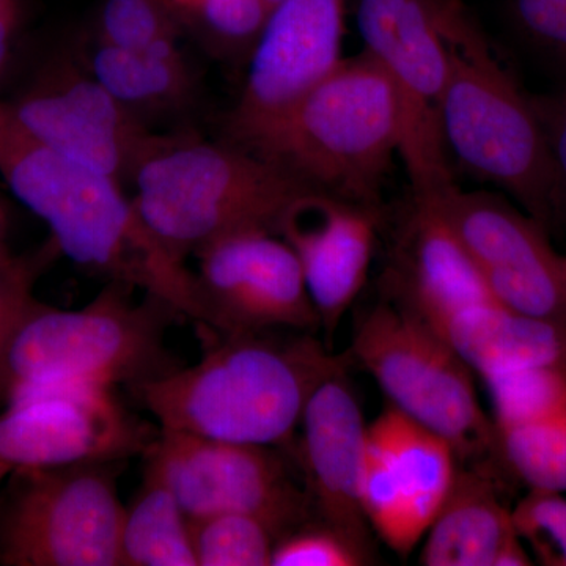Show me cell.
<instances>
[{
	"label": "cell",
	"instance_id": "obj_35",
	"mask_svg": "<svg viewBox=\"0 0 566 566\" xmlns=\"http://www.w3.org/2000/svg\"><path fill=\"white\" fill-rule=\"evenodd\" d=\"M7 233H9V214H7L6 203L0 199V270L13 266L20 260V256L11 253Z\"/></svg>",
	"mask_w": 566,
	"mask_h": 566
},
{
	"label": "cell",
	"instance_id": "obj_16",
	"mask_svg": "<svg viewBox=\"0 0 566 566\" xmlns=\"http://www.w3.org/2000/svg\"><path fill=\"white\" fill-rule=\"evenodd\" d=\"M344 31V0H283L271 11L229 117L233 144L244 147L281 120L340 65Z\"/></svg>",
	"mask_w": 566,
	"mask_h": 566
},
{
	"label": "cell",
	"instance_id": "obj_17",
	"mask_svg": "<svg viewBox=\"0 0 566 566\" xmlns=\"http://www.w3.org/2000/svg\"><path fill=\"white\" fill-rule=\"evenodd\" d=\"M346 365L327 375L308 398L297 450L315 523L352 543L371 564L374 528L363 504L367 423L346 375Z\"/></svg>",
	"mask_w": 566,
	"mask_h": 566
},
{
	"label": "cell",
	"instance_id": "obj_8",
	"mask_svg": "<svg viewBox=\"0 0 566 566\" xmlns=\"http://www.w3.org/2000/svg\"><path fill=\"white\" fill-rule=\"evenodd\" d=\"M111 464L14 472L0 505V565L120 566L125 506Z\"/></svg>",
	"mask_w": 566,
	"mask_h": 566
},
{
	"label": "cell",
	"instance_id": "obj_13",
	"mask_svg": "<svg viewBox=\"0 0 566 566\" xmlns=\"http://www.w3.org/2000/svg\"><path fill=\"white\" fill-rule=\"evenodd\" d=\"M199 324L205 334L314 331L319 316L289 244L268 230L227 234L197 252Z\"/></svg>",
	"mask_w": 566,
	"mask_h": 566
},
{
	"label": "cell",
	"instance_id": "obj_5",
	"mask_svg": "<svg viewBox=\"0 0 566 566\" xmlns=\"http://www.w3.org/2000/svg\"><path fill=\"white\" fill-rule=\"evenodd\" d=\"M243 148L315 191L378 211L382 182L400 148V109L392 84L365 52L344 59Z\"/></svg>",
	"mask_w": 566,
	"mask_h": 566
},
{
	"label": "cell",
	"instance_id": "obj_10",
	"mask_svg": "<svg viewBox=\"0 0 566 566\" xmlns=\"http://www.w3.org/2000/svg\"><path fill=\"white\" fill-rule=\"evenodd\" d=\"M144 457L189 520L240 513L264 521L279 538L311 521L307 495L274 447L159 430Z\"/></svg>",
	"mask_w": 566,
	"mask_h": 566
},
{
	"label": "cell",
	"instance_id": "obj_39",
	"mask_svg": "<svg viewBox=\"0 0 566 566\" xmlns=\"http://www.w3.org/2000/svg\"><path fill=\"white\" fill-rule=\"evenodd\" d=\"M0 2H3V0H0Z\"/></svg>",
	"mask_w": 566,
	"mask_h": 566
},
{
	"label": "cell",
	"instance_id": "obj_14",
	"mask_svg": "<svg viewBox=\"0 0 566 566\" xmlns=\"http://www.w3.org/2000/svg\"><path fill=\"white\" fill-rule=\"evenodd\" d=\"M439 199L495 303L566 329L565 256L545 227L493 193L452 186Z\"/></svg>",
	"mask_w": 566,
	"mask_h": 566
},
{
	"label": "cell",
	"instance_id": "obj_1",
	"mask_svg": "<svg viewBox=\"0 0 566 566\" xmlns=\"http://www.w3.org/2000/svg\"><path fill=\"white\" fill-rule=\"evenodd\" d=\"M0 174L14 196L48 223L57 251L199 323L196 273L153 233L122 182L41 144L3 102Z\"/></svg>",
	"mask_w": 566,
	"mask_h": 566
},
{
	"label": "cell",
	"instance_id": "obj_25",
	"mask_svg": "<svg viewBox=\"0 0 566 566\" xmlns=\"http://www.w3.org/2000/svg\"><path fill=\"white\" fill-rule=\"evenodd\" d=\"M493 400L495 427L566 417V367L523 368L483 378Z\"/></svg>",
	"mask_w": 566,
	"mask_h": 566
},
{
	"label": "cell",
	"instance_id": "obj_20",
	"mask_svg": "<svg viewBox=\"0 0 566 566\" xmlns=\"http://www.w3.org/2000/svg\"><path fill=\"white\" fill-rule=\"evenodd\" d=\"M431 327L482 378L545 365L566 367L565 327L497 303L472 305Z\"/></svg>",
	"mask_w": 566,
	"mask_h": 566
},
{
	"label": "cell",
	"instance_id": "obj_36",
	"mask_svg": "<svg viewBox=\"0 0 566 566\" xmlns=\"http://www.w3.org/2000/svg\"><path fill=\"white\" fill-rule=\"evenodd\" d=\"M166 2L175 3V6L181 7V9L186 10L193 6L197 0H166Z\"/></svg>",
	"mask_w": 566,
	"mask_h": 566
},
{
	"label": "cell",
	"instance_id": "obj_37",
	"mask_svg": "<svg viewBox=\"0 0 566 566\" xmlns=\"http://www.w3.org/2000/svg\"><path fill=\"white\" fill-rule=\"evenodd\" d=\"M264 3H266L268 7H270V10L273 11L274 9H277L279 6L283 2V0H263Z\"/></svg>",
	"mask_w": 566,
	"mask_h": 566
},
{
	"label": "cell",
	"instance_id": "obj_4",
	"mask_svg": "<svg viewBox=\"0 0 566 566\" xmlns=\"http://www.w3.org/2000/svg\"><path fill=\"white\" fill-rule=\"evenodd\" d=\"M142 218L185 262L189 253L245 230L277 232L283 212L314 188L237 144L158 136L134 170Z\"/></svg>",
	"mask_w": 566,
	"mask_h": 566
},
{
	"label": "cell",
	"instance_id": "obj_33",
	"mask_svg": "<svg viewBox=\"0 0 566 566\" xmlns=\"http://www.w3.org/2000/svg\"><path fill=\"white\" fill-rule=\"evenodd\" d=\"M545 133L547 151L556 178L558 211L566 208V87L554 95L532 98Z\"/></svg>",
	"mask_w": 566,
	"mask_h": 566
},
{
	"label": "cell",
	"instance_id": "obj_15",
	"mask_svg": "<svg viewBox=\"0 0 566 566\" xmlns=\"http://www.w3.org/2000/svg\"><path fill=\"white\" fill-rule=\"evenodd\" d=\"M447 439L387 406L367 424L363 504L368 523L390 549L406 557L427 535L458 471Z\"/></svg>",
	"mask_w": 566,
	"mask_h": 566
},
{
	"label": "cell",
	"instance_id": "obj_26",
	"mask_svg": "<svg viewBox=\"0 0 566 566\" xmlns=\"http://www.w3.org/2000/svg\"><path fill=\"white\" fill-rule=\"evenodd\" d=\"M197 566H268L279 536L264 521L240 513L189 520Z\"/></svg>",
	"mask_w": 566,
	"mask_h": 566
},
{
	"label": "cell",
	"instance_id": "obj_18",
	"mask_svg": "<svg viewBox=\"0 0 566 566\" xmlns=\"http://www.w3.org/2000/svg\"><path fill=\"white\" fill-rule=\"evenodd\" d=\"M378 212L312 191L297 197L279 222L275 234L300 262L326 342L367 282Z\"/></svg>",
	"mask_w": 566,
	"mask_h": 566
},
{
	"label": "cell",
	"instance_id": "obj_22",
	"mask_svg": "<svg viewBox=\"0 0 566 566\" xmlns=\"http://www.w3.org/2000/svg\"><path fill=\"white\" fill-rule=\"evenodd\" d=\"M85 65L117 102L142 120L185 106L193 92L191 70L177 43L140 51L98 43Z\"/></svg>",
	"mask_w": 566,
	"mask_h": 566
},
{
	"label": "cell",
	"instance_id": "obj_32",
	"mask_svg": "<svg viewBox=\"0 0 566 566\" xmlns=\"http://www.w3.org/2000/svg\"><path fill=\"white\" fill-rule=\"evenodd\" d=\"M44 259H48V253H40L35 259L20 256L13 266L0 270V352L22 315L35 301L32 286Z\"/></svg>",
	"mask_w": 566,
	"mask_h": 566
},
{
	"label": "cell",
	"instance_id": "obj_24",
	"mask_svg": "<svg viewBox=\"0 0 566 566\" xmlns=\"http://www.w3.org/2000/svg\"><path fill=\"white\" fill-rule=\"evenodd\" d=\"M499 460L531 490L566 493V417L495 427Z\"/></svg>",
	"mask_w": 566,
	"mask_h": 566
},
{
	"label": "cell",
	"instance_id": "obj_6",
	"mask_svg": "<svg viewBox=\"0 0 566 566\" xmlns=\"http://www.w3.org/2000/svg\"><path fill=\"white\" fill-rule=\"evenodd\" d=\"M133 290L111 281L77 311L33 301L0 352V405L35 387H133L175 370L164 338L180 314L150 294L134 303Z\"/></svg>",
	"mask_w": 566,
	"mask_h": 566
},
{
	"label": "cell",
	"instance_id": "obj_2",
	"mask_svg": "<svg viewBox=\"0 0 566 566\" xmlns=\"http://www.w3.org/2000/svg\"><path fill=\"white\" fill-rule=\"evenodd\" d=\"M345 364L311 335L210 334L200 363L129 389L161 430L275 449L292 441L316 386Z\"/></svg>",
	"mask_w": 566,
	"mask_h": 566
},
{
	"label": "cell",
	"instance_id": "obj_28",
	"mask_svg": "<svg viewBox=\"0 0 566 566\" xmlns=\"http://www.w3.org/2000/svg\"><path fill=\"white\" fill-rule=\"evenodd\" d=\"M186 10L200 36L223 55L251 52L271 14L263 0H197Z\"/></svg>",
	"mask_w": 566,
	"mask_h": 566
},
{
	"label": "cell",
	"instance_id": "obj_34",
	"mask_svg": "<svg viewBox=\"0 0 566 566\" xmlns=\"http://www.w3.org/2000/svg\"><path fill=\"white\" fill-rule=\"evenodd\" d=\"M14 28H17V6L14 0H3L0 2V77L9 61Z\"/></svg>",
	"mask_w": 566,
	"mask_h": 566
},
{
	"label": "cell",
	"instance_id": "obj_3",
	"mask_svg": "<svg viewBox=\"0 0 566 566\" xmlns=\"http://www.w3.org/2000/svg\"><path fill=\"white\" fill-rule=\"evenodd\" d=\"M449 73L441 128L450 161L476 181L510 193L546 227L558 197L546 137L534 102L495 61L490 44L453 0H434Z\"/></svg>",
	"mask_w": 566,
	"mask_h": 566
},
{
	"label": "cell",
	"instance_id": "obj_30",
	"mask_svg": "<svg viewBox=\"0 0 566 566\" xmlns=\"http://www.w3.org/2000/svg\"><path fill=\"white\" fill-rule=\"evenodd\" d=\"M367 560L340 535L322 524H305L277 539L271 557L274 566H360Z\"/></svg>",
	"mask_w": 566,
	"mask_h": 566
},
{
	"label": "cell",
	"instance_id": "obj_11",
	"mask_svg": "<svg viewBox=\"0 0 566 566\" xmlns=\"http://www.w3.org/2000/svg\"><path fill=\"white\" fill-rule=\"evenodd\" d=\"M155 438L112 389L35 387L11 397L0 412V482L28 469L128 460Z\"/></svg>",
	"mask_w": 566,
	"mask_h": 566
},
{
	"label": "cell",
	"instance_id": "obj_12",
	"mask_svg": "<svg viewBox=\"0 0 566 566\" xmlns=\"http://www.w3.org/2000/svg\"><path fill=\"white\" fill-rule=\"evenodd\" d=\"M9 106L41 144L122 185L158 139L70 52L44 63Z\"/></svg>",
	"mask_w": 566,
	"mask_h": 566
},
{
	"label": "cell",
	"instance_id": "obj_23",
	"mask_svg": "<svg viewBox=\"0 0 566 566\" xmlns=\"http://www.w3.org/2000/svg\"><path fill=\"white\" fill-rule=\"evenodd\" d=\"M120 566H197L189 517L150 464L139 493L125 509Z\"/></svg>",
	"mask_w": 566,
	"mask_h": 566
},
{
	"label": "cell",
	"instance_id": "obj_38",
	"mask_svg": "<svg viewBox=\"0 0 566 566\" xmlns=\"http://www.w3.org/2000/svg\"><path fill=\"white\" fill-rule=\"evenodd\" d=\"M565 264H566V256H565Z\"/></svg>",
	"mask_w": 566,
	"mask_h": 566
},
{
	"label": "cell",
	"instance_id": "obj_7",
	"mask_svg": "<svg viewBox=\"0 0 566 566\" xmlns=\"http://www.w3.org/2000/svg\"><path fill=\"white\" fill-rule=\"evenodd\" d=\"M352 359L374 376L390 405L447 439L460 465L499 458L495 424L480 408L471 368L408 308L382 297L364 312Z\"/></svg>",
	"mask_w": 566,
	"mask_h": 566
},
{
	"label": "cell",
	"instance_id": "obj_19",
	"mask_svg": "<svg viewBox=\"0 0 566 566\" xmlns=\"http://www.w3.org/2000/svg\"><path fill=\"white\" fill-rule=\"evenodd\" d=\"M382 285L386 300L430 326L472 305L495 303L447 219L439 193H412Z\"/></svg>",
	"mask_w": 566,
	"mask_h": 566
},
{
	"label": "cell",
	"instance_id": "obj_21",
	"mask_svg": "<svg viewBox=\"0 0 566 566\" xmlns=\"http://www.w3.org/2000/svg\"><path fill=\"white\" fill-rule=\"evenodd\" d=\"M516 534L491 474L479 465H458L450 493L424 535L419 564L494 566L502 546Z\"/></svg>",
	"mask_w": 566,
	"mask_h": 566
},
{
	"label": "cell",
	"instance_id": "obj_27",
	"mask_svg": "<svg viewBox=\"0 0 566 566\" xmlns=\"http://www.w3.org/2000/svg\"><path fill=\"white\" fill-rule=\"evenodd\" d=\"M166 0H106L98 22V43L122 50H148L177 43V24Z\"/></svg>",
	"mask_w": 566,
	"mask_h": 566
},
{
	"label": "cell",
	"instance_id": "obj_9",
	"mask_svg": "<svg viewBox=\"0 0 566 566\" xmlns=\"http://www.w3.org/2000/svg\"><path fill=\"white\" fill-rule=\"evenodd\" d=\"M364 52L392 84L400 109V148L412 193L455 186L441 128L449 61L434 0H406L401 9L357 14Z\"/></svg>",
	"mask_w": 566,
	"mask_h": 566
},
{
	"label": "cell",
	"instance_id": "obj_31",
	"mask_svg": "<svg viewBox=\"0 0 566 566\" xmlns=\"http://www.w3.org/2000/svg\"><path fill=\"white\" fill-rule=\"evenodd\" d=\"M510 9L521 33L566 65V0H510Z\"/></svg>",
	"mask_w": 566,
	"mask_h": 566
},
{
	"label": "cell",
	"instance_id": "obj_29",
	"mask_svg": "<svg viewBox=\"0 0 566 566\" xmlns=\"http://www.w3.org/2000/svg\"><path fill=\"white\" fill-rule=\"evenodd\" d=\"M512 521L539 564L566 566V499L562 493L531 490L512 510Z\"/></svg>",
	"mask_w": 566,
	"mask_h": 566
}]
</instances>
